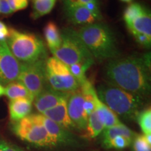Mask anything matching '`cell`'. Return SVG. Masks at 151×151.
<instances>
[{"label":"cell","instance_id":"obj_10","mask_svg":"<svg viewBox=\"0 0 151 151\" xmlns=\"http://www.w3.org/2000/svg\"><path fill=\"white\" fill-rule=\"evenodd\" d=\"M84 99L80 89L71 92L67 100V112L75 128L86 129L88 119L86 118L83 109Z\"/></svg>","mask_w":151,"mask_h":151},{"label":"cell","instance_id":"obj_24","mask_svg":"<svg viewBox=\"0 0 151 151\" xmlns=\"http://www.w3.org/2000/svg\"><path fill=\"white\" fill-rule=\"evenodd\" d=\"M138 124L144 135L151 133V110L150 108L140 111L137 116Z\"/></svg>","mask_w":151,"mask_h":151},{"label":"cell","instance_id":"obj_28","mask_svg":"<svg viewBox=\"0 0 151 151\" xmlns=\"http://www.w3.org/2000/svg\"><path fill=\"white\" fill-rule=\"evenodd\" d=\"M132 35L138 43L146 48H150L151 45V37L142 33H133Z\"/></svg>","mask_w":151,"mask_h":151},{"label":"cell","instance_id":"obj_32","mask_svg":"<svg viewBox=\"0 0 151 151\" xmlns=\"http://www.w3.org/2000/svg\"><path fill=\"white\" fill-rule=\"evenodd\" d=\"M14 13L11 10L7 0H0V14L3 15H10Z\"/></svg>","mask_w":151,"mask_h":151},{"label":"cell","instance_id":"obj_30","mask_svg":"<svg viewBox=\"0 0 151 151\" xmlns=\"http://www.w3.org/2000/svg\"><path fill=\"white\" fill-rule=\"evenodd\" d=\"M84 6L90 11V12L92 13V14L94 15V16L96 17V18H97V20H100V19H101V15L100 14L99 6H98L97 1H91V2L86 4H85Z\"/></svg>","mask_w":151,"mask_h":151},{"label":"cell","instance_id":"obj_22","mask_svg":"<svg viewBox=\"0 0 151 151\" xmlns=\"http://www.w3.org/2000/svg\"><path fill=\"white\" fill-rule=\"evenodd\" d=\"M104 129V126L99 120L97 113L94 111L90 115L88 119V123L86 128V137L92 139L98 135Z\"/></svg>","mask_w":151,"mask_h":151},{"label":"cell","instance_id":"obj_33","mask_svg":"<svg viewBox=\"0 0 151 151\" xmlns=\"http://www.w3.org/2000/svg\"><path fill=\"white\" fill-rule=\"evenodd\" d=\"M9 35V29L2 21L0 20V41H6Z\"/></svg>","mask_w":151,"mask_h":151},{"label":"cell","instance_id":"obj_11","mask_svg":"<svg viewBox=\"0 0 151 151\" xmlns=\"http://www.w3.org/2000/svg\"><path fill=\"white\" fill-rule=\"evenodd\" d=\"M69 94L70 93L57 91L47 86L35 97L33 100L34 105L39 113H42L56 106L64 100L67 99Z\"/></svg>","mask_w":151,"mask_h":151},{"label":"cell","instance_id":"obj_19","mask_svg":"<svg viewBox=\"0 0 151 151\" xmlns=\"http://www.w3.org/2000/svg\"><path fill=\"white\" fill-rule=\"evenodd\" d=\"M43 33L46 44L50 52L59 48L62 43L61 32L55 22H48L43 29Z\"/></svg>","mask_w":151,"mask_h":151},{"label":"cell","instance_id":"obj_26","mask_svg":"<svg viewBox=\"0 0 151 151\" xmlns=\"http://www.w3.org/2000/svg\"><path fill=\"white\" fill-rule=\"evenodd\" d=\"M131 139H128L122 136H118L113 138L108 143L105 145L106 148H116V149H123L127 148L131 144Z\"/></svg>","mask_w":151,"mask_h":151},{"label":"cell","instance_id":"obj_3","mask_svg":"<svg viewBox=\"0 0 151 151\" xmlns=\"http://www.w3.org/2000/svg\"><path fill=\"white\" fill-rule=\"evenodd\" d=\"M98 98L113 113L127 120H133L140 111L143 98L111 84H102L97 88Z\"/></svg>","mask_w":151,"mask_h":151},{"label":"cell","instance_id":"obj_35","mask_svg":"<svg viewBox=\"0 0 151 151\" xmlns=\"http://www.w3.org/2000/svg\"><path fill=\"white\" fill-rule=\"evenodd\" d=\"M7 146H8V143L4 141H0V151H2Z\"/></svg>","mask_w":151,"mask_h":151},{"label":"cell","instance_id":"obj_31","mask_svg":"<svg viewBox=\"0 0 151 151\" xmlns=\"http://www.w3.org/2000/svg\"><path fill=\"white\" fill-rule=\"evenodd\" d=\"M97 0H65V6L71 7L76 6H81L85 5L86 4L91 2V1H95Z\"/></svg>","mask_w":151,"mask_h":151},{"label":"cell","instance_id":"obj_12","mask_svg":"<svg viewBox=\"0 0 151 151\" xmlns=\"http://www.w3.org/2000/svg\"><path fill=\"white\" fill-rule=\"evenodd\" d=\"M67 100V99L64 100L59 104L57 105L56 106L44 111L41 114L59 124L60 127L64 128V129H66L75 128L69 115H68Z\"/></svg>","mask_w":151,"mask_h":151},{"label":"cell","instance_id":"obj_25","mask_svg":"<svg viewBox=\"0 0 151 151\" xmlns=\"http://www.w3.org/2000/svg\"><path fill=\"white\" fill-rule=\"evenodd\" d=\"M146 9L139 3H132L128 6L124 11L123 19L126 24L131 22L134 19L142 14Z\"/></svg>","mask_w":151,"mask_h":151},{"label":"cell","instance_id":"obj_27","mask_svg":"<svg viewBox=\"0 0 151 151\" xmlns=\"http://www.w3.org/2000/svg\"><path fill=\"white\" fill-rule=\"evenodd\" d=\"M133 148L134 151H151L150 144L146 141L144 135H137L134 137Z\"/></svg>","mask_w":151,"mask_h":151},{"label":"cell","instance_id":"obj_34","mask_svg":"<svg viewBox=\"0 0 151 151\" xmlns=\"http://www.w3.org/2000/svg\"><path fill=\"white\" fill-rule=\"evenodd\" d=\"M2 151H24V150L16 146H11V145L8 144V146L6 147Z\"/></svg>","mask_w":151,"mask_h":151},{"label":"cell","instance_id":"obj_7","mask_svg":"<svg viewBox=\"0 0 151 151\" xmlns=\"http://www.w3.org/2000/svg\"><path fill=\"white\" fill-rule=\"evenodd\" d=\"M45 70L46 84L52 89L70 93L80 88L78 81L69 71L68 66L55 57L47 58Z\"/></svg>","mask_w":151,"mask_h":151},{"label":"cell","instance_id":"obj_18","mask_svg":"<svg viewBox=\"0 0 151 151\" xmlns=\"http://www.w3.org/2000/svg\"><path fill=\"white\" fill-rule=\"evenodd\" d=\"M95 111L99 120L104 126V129H107V128L113 127L121 123L116 113H113L99 99L97 101Z\"/></svg>","mask_w":151,"mask_h":151},{"label":"cell","instance_id":"obj_6","mask_svg":"<svg viewBox=\"0 0 151 151\" xmlns=\"http://www.w3.org/2000/svg\"><path fill=\"white\" fill-rule=\"evenodd\" d=\"M13 131L22 141L36 146H53L51 139L41 121V114L29 115L14 123Z\"/></svg>","mask_w":151,"mask_h":151},{"label":"cell","instance_id":"obj_36","mask_svg":"<svg viewBox=\"0 0 151 151\" xmlns=\"http://www.w3.org/2000/svg\"><path fill=\"white\" fill-rule=\"evenodd\" d=\"M4 94V87L0 83V97Z\"/></svg>","mask_w":151,"mask_h":151},{"label":"cell","instance_id":"obj_23","mask_svg":"<svg viewBox=\"0 0 151 151\" xmlns=\"http://www.w3.org/2000/svg\"><path fill=\"white\" fill-rule=\"evenodd\" d=\"M93 64L92 62H83V63L74 64L68 66V67L74 78L78 81L79 84L81 85L88 80L86 75V71Z\"/></svg>","mask_w":151,"mask_h":151},{"label":"cell","instance_id":"obj_9","mask_svg":"<svg viewBox=\"0 0 151 151\" xmlns=\"http://www.w3.org/2000/svg\"><path fill=\"white\" fill-rule=\"evenodd\" d=\"M21 63L11 53L6 41H0V83L7 86L18 81Z\"/></svg>","mask_w":151,"mask_h":151},{"label":"cell","instance_id":"obj_4","mask_svg":"<svg viewBox=\"0 0 151 151\" xmlns=\"http://www.w3.org/2000/svg\"><path fill=\"white\" fill-rule=\"evenodd\" d=\"M6 42L11 53L20 63H32L47 59L46 46L35 34L10 28Z\"/></svg>","mask_w":151,"mask_h":151},{"label":"cell","instance_id":"obj_8","mask_svg":"<svg viewBox=\"0 0 151 151\" xmlns=\"http://www.w3.org/2000/svg\"><path fill=\"white\" fill-rule=\"evenodd\" d=\"M46 60L21 63L18 81L27 88L34 99L47 86L45 70Z\"/></svg>","mask_w":151,"mask_h":151},{"label":"cell","instance_id":"obj_5","mask_svg":"<svg viewBox=\"0 0 151 151\" xmlns=\"http://www.w3.org/2000/svg\"><path fill=\"white\" fill-rule=\"evenodd\" d=\"M62 43L56 50L51 51L55 58L67 66L83 62H92L94 58L81 41L76 31L71 28L61 32Z\"/></svg>","mask_w":151,"mask_h":151},{"label":"cell","instance_id":"obj_1","mask_svg":"<svg viewBox=\"0 0 151 151\" xmlns=\"http://www.w3.org/2000/svg\"><path fill=\"white\" fill-rule=\"evenodd\" d=\"M150 55L130 56L109 62L105 76L109 83L144 97L150 91Z\"/></svg>","mask_w":151,"mask_h":151},{"label":"cell","instance_id":"obj_17","mask_svg":"<svg viewBox=\"0 0 151 151\" xmlns=\"http://www.w3.org/2000/svg\"><path fill=\"white\" fill-rule=\"evenodd\" d=\"M118 136H122V137L128 138L132 141L137 136V133H135L129 127L122 123L107 128V129H105L102 134L103 146H104L106 143L112 140L113 138L118 137Z\"/></svg>","mask_w":151,"mask_h":151},{"label":"cell","instance_id":"obj_37","mask_svg":"<svg viewBox=\"0 0 151 151\" xmlns=\"http://www.w3.org/2000/svg\"><path fill=\"white\" fill-rule=\"evenodd\" d=\"M122 1H124V2H127V3H130L132 0H121Z\"/></svg>","mask_w":151,"mask_h":151},{"label":"cell","instance_id":"obj_20","mask_svg":"<svg viewBox=\"0 0 151 151\" xmlns=\"http://www.w3.org/2000/svg\"><path fill=\"white\" fill-rule=\"evenodd\" d=\"M4 95L10 100L25 98L33 101L34 97L29 93L27 88L18 81H14L6 86L4 88Z\"/></svg>","mask_w":151,"mask_h":151},{"label":"cell","instance_id":"obj_21","mask_svg":"<svg viewBox=\"0 0 151 151\" xmlns=\"http://www.w3.org/2000/svg\"><path fill=\"white\" fill-rule=\"evenodd\" d=\"M57 0H32L33 11L32 18L34 20L46 16L54 8Z\"/></svg>","mask_w":151,"mask_h":151},{"label":"cell","instance_id":"obj_15","mask_svg":"<svg viewBox=\"0 0 151 151\" xmlns=\"http://www.w3.org/2000/svg\"><path fill=\"white\" fill-rule=\"evenodd\" d=\"M67 15L69 21L76 24H90L94 23L97 19L84 5L67 7Z\"/></svg>","mask_w":151,"mask_h":151},{"label":"cell","instance_id":"obj_29","mask_svg":"<svg viewBox=\"0 0 151 151\" xmlns=\"http://www.w3.org/2000/svg\"><path fill=\"white\" fill-rule=\"evenodd\" d=\"M13 12L27 8L28 0H7Z\"/></svg>","mask_w":151,"mask_h":151},{"label":"cell","instance_id":"obj_14","mask_svg":"<svg viewBox=\"0 0 151 151\" xmlns=\"http://www.w3.org/2000/svg\"><path fill=\"white\" fill-rule=\"evenodd\" d=\"M41 121L46 131L48 132L49 137L51 139L53 146L58 143H70V135L65 129L60 127L59 124L55 123L49 118L43 116L42 114H41Z\"/></svg>","mask_w":151,"mask_h":151},{"label":"cell","instance_id":"obj_13","mask_svg":"<svg viewBox=\"0 0 151 151\" xmlns=\"http://www.w3.org/2000/svg\"><path fill=\"white\" fill-rule=\"evenodd\" d=\"M32 109V101L25 98L10 100L9 103V116L14 123L29 116Z\"/></svg>","mask_w":151,"mask_h":151},{"label":"cell","instance_id":"obj_16","mask_svg":"<svg viewBox=\"0 0 151 151\" xmlns=\"http://www.w3.org/2000/svg\"><path fill=\"white\" fill-rule=\"evenodd\" d=\"M131 32L142 33L151 37V16L147 10L127 24Z\"/></svg>","mask_w":151,"mask_h":151},{"label":"cell","instance_id":"obj_2","mask_svg":"<svg viewBox=\"0 0 151 151\" xmlns=\"http://www.w3.org/2000/svg\"><path fill=\"white\" fill-rule=\"evenodd\" d=\"M76 32L93 58L112 59L118 55L116 38L112 31L105 24H86Z\"/></svg>","mask_w":151,"mask_h":151}]
</instances>
